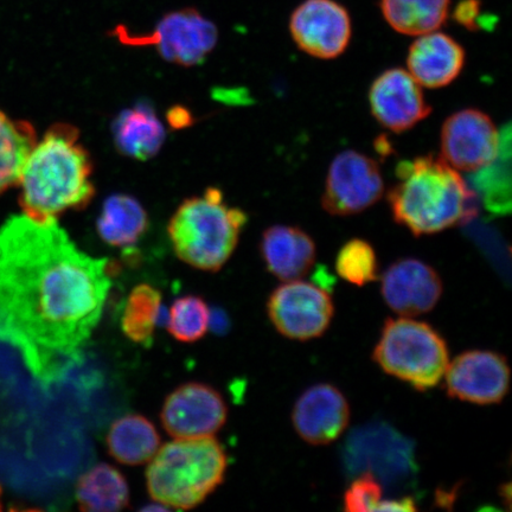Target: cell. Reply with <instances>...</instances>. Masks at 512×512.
<instances>
[{"label": "cell", "mask_w": 512, "mask_h": 512, "mask_svg": "<svg viewBox=\"0 0 512 512\" xmlns=\"http://www.w3.org/2000/svg\"><path fill=\"white\" fill-rule=\"evenodd\" d=\"M110 264L80 251L56 220L21 214L0 226V341L42 382L57 379L99 324Z\"/></svg>", "instance_id": "1"}, {"label": "cell", "mask_w": 512, "mask_h": 512, "mask_svg": "<svg viewBox=\"0 0 512 512\" xmlns=\"http://www.w3.org/2000/svg\"><path fill=\"white\" fill-rule=\"evenodd\" d=\"M92 172V159L80 143L78 128L51 126L36 142L19 179L22 214L44 223L64 211L87 207L95 195Z\"/></svg>", "instance_id": "2"}, {"label": "cell", "mask_w": 512, "mask_h": 512, "mask_svg": "<svg viewBox=\"0 0 512 512\" xmlns=\"http://www.w3.org/2000/svg\"><path fill=\"white\" fill-rule=\"evenodd\" d=\"M396 176L399 181L388 194L390 209L415 236L463 226L478 215L475 190L441 157L403 160Z\"/></svg>", "instance_id": "3"}, {"label": "cell", "mask_w": 512, "mask_h": 512, "mask_svg": "<svg viewBox=\"0 0 512 512\" xmlns=\"http://www.w3.org/2000/svg\"><path fill=\"white\" fill-rule=\"evenodd\" d=\"M146 471L147 490L164 507H197L222 484L227 454L213 437L176 438L159 448Z\"/></svg>", "instance_id": "4"}, {"label": "cell", "mask_w": 512, "mask_h": 512, "mask_svg": "<svg viewBox=\"0 0 512 512\" xmlns=\"http://www.w3.org/2000/svg\"><path fill=\"white\" fill-rule=\"evenodd\" d=\"M247 215L228 206L222 191L209 188L184 201L171 217L169 236L179 259L197 270H221L235 251Z\"/></svg>", "instance_id": "5"}, {"label": "cell", "mask_w": 512, "mask_h": 512, "mask_svg": "<svg viewBox=\"0 0 512 512\" xmlns=\"http://www.w3.org/2000/svg\"><path fill=\"white\" fill-rule=\"evenodd\" d=\"M373 357L387 374L420 392L437 386L450 363L447 344L439 332L407 317L387 320Z\"/></svg>", "instance_id": "6"}, {"label": "cell", "mask_w": 512, "mask_h": 512, "mask_svg": "<svg viewBox=\"0 0 512 512\" xmlns=\"http://www.w3.org/2000/svg\"><path fill=\"white\" fill-rule=\"evenodd\" d=\"M113 34L125 46L155 47L164 60L182 67L200 66L219 40L216 25L191 8L170 12L147 34H133L124 25Z\"/></svg>", "instance_id": "7"}, {"label": "cell", "mask_w": 512, "mask_h": 512, "mask_svg": "<svg viewBox=\"0 0 512 512\" xmlns=\"http://www.w3.org/2000/svg\"><path fill=\"white\" fill-rule=\"evenodd\" d=\"M268 317L281 335L309 341L328 330L335 307L329 293L302 280L275 288L267 303Z\"/></svg>", "instance_id": "8"}, {"label": "cell", "mask_w": 512, "mask_h": 512, "mask_svg": "<svg viewBox=\"0 0 512 512\" xmlns=\"http://www.w3.org/2000/svg\"><path fill=\"white\" fill-rule=\"evenodd\" d=\"M383 192V177L375 160L360 152L344 151L332 160L322 206L331 215H355L373 207Z\"/></svg>", "instance_id": "9"}, {"label": "cell", "mask_w": 512, "mask_h": 512, "mask_svg": "<svg viewBox=\"0 0 512 512\" xmlns=\"http://www.w3.org/2000/svg\"><path fill=\"white\" fill-rule=\"evenodd\" d=\"M441 158L453 169L475 172L498 156L501 133L488 114L467 108L448 117L441 130Z\"/></svg>", "instance_id": "10"}, {"label": "cell", "mask_w": 512, "mask_h": 512, "mask_svg": "<svg viewBox=\"0 0 512 512\" xmlns=\"http://www.w3.org/2000/svg\"><path fill=\"white\" fill-rule=\"evenodd\" d=\"M290 31L293 41L307 55L332 60L347 50L351 40V18L335 0H306L294 10Z\"/></svg>", "instance_id": "11"}, {"label": "cell", "mask_w": 512, "mask_h": 512, "mask_svg": "<svg viewBox=\"0 0 512 512\" xmlns=\"http://www.w3.org/2000/svg\"><path fill=\"white\" fill-rule=\"evenodd\" d=\"M444 376L448 396L476 405H494L509 392V364L497 352L466 351L448 363Z\"/></svg>", "instance_id": "12"}, {"label": "cell", "mask_w": 512, "mask_h": 512, "mask_svg": "<svg viewBox=\"0 0 512 512\" xmlns=\"http://www.w3.org/2000/svg\"><path fill=\"white\" fill-rule=\"evenodd\" d=\"M160 418L172 437H213L226 424L227 406L214 388L187 383L166 398Z\"/></svg>", "instance_id": "13"}, {"label": "cell", "mask_w": 512, "mask_h": 512, "mask_svg": "<svg viewBox=\"0 0 512 512\" xmlns=\"http://www.w3.org/2000/svg\"><path fill=\"white\" fill-rule=\"evenodd\" d=\"M370 110L387 130H411L431 114L421 86L402 68L388 69L370 87Z\"/></svg>", "instance_id": "14"}, {"label": "cell", "mask_w": 512, "mask_h": 512, "mask_svg": "<svg viewBox=\"0 0 512 512\" xmlns=\"http://www.w3.org/2000/svg\"><path fill=\"white\" fill-rule=\"evenodd\" d=\"M381 292L390 309L403 317H415L438 304L443 281L424 261L401 259L383 273Z\"/></svg>", "instance_id": "15"}, {"label": "cell", "mask_w": 512, "mask_h": 512, "mask_svg": "<svg viewBox=\"0 0 512 512\" xmlns=\"http://www.w3.org/2000/svg\"><path fill=\"white\" fill-rule=\"evenodd\" d=\"M350 420L345 396L332 384H317L300 396L292 413L294 430L311 445H328L341 437Z\"/></svg>", "instance_id": "16"}, {"label": "cell", "mask_w": 512, "mask_h": 512, "mask_svg": "<svg viewBox=\"0 0 512 512\" xmlns=\"http://www.w3.org/2000/svg\"><path fill=\"white\" fill-rule=\"evenodd\" d=\"M466 62L465 50L441 32L421 35L409 48L408 72L420 86L443 88L458 78Z\"/></svg>", "instance_id": "17"}, {"label": "cell", "mask_w": 512, "mask_h": 512, "mask_svg": "<svg viewBox=\"0 0 512 512\" xmlns=\"http://www.w3.org/2000/svg\"><path fill=\"white\" fill-rule=\"evenodd\" d=\"M260 251L267 270L283 281L303 278L316 260L315 241L298 227L268 228L262 235Z\"/></svg>", "instance_id": "18"}, {"label": "cell", "mask_w": 512, "mask_h": 512, "mask_svg": "<svg viewBox=\"0 0 512 512\" xmlns=\"http://www.w3.org/2000/svg\"><path fill=\"white\" fill-rule=\"evenodd\" d=\"M165 128L150 105L138 104L121 112L113 123L114 144L123 155L149 160L162 150Z\"/></svg>", "instance_id": "19"}, {"label": "cell", "mask_w": 512, "mask_h": 512, "mask_svg": "<svg viewBox=\"0 0 512 512\" xmlns=\"http://www.w3.org/2000/svg\"><path fill=\"white\" fill-rule=\"evenodd\" d=\"M149 217L136 198L115 194L107 198L96 221L98 234L108 246L131 248L143 238Z\"/></svg>", "instance_id": "20"}, {"label": "cell", "mask_w": 512, "mask_h": 512, "mask_svg": "<svg viewBox=\"0 0 512 512\" xmlns=\"http://www.w3.org/2000/svg\"><path fill=\"white\" fill-rule=\"evenodd\" d=\"M106 443L108 452L117 462L137 466L155 457L160 438L155 425L145 416L128 414L114 421Z\"/></svg>", "instance_id": "21"}, {"label": "cell", "mask_w": 512, "mask_h": 512, "mask_svg": "<svg viewBox=\"0 0 512 512\" xmlns=\"http://www.w3.org/2000/svg\"><path fill=\"white\" fill-rule=\"evenodd\" d=\"M76 501L83 511H120L130 503V490L120 471L111 465L99 464L79 478Z\"/></svg>", "instance_id": "22"}, {"label": "cell", "mask_w": 512, "mask_h": 512, "mask_svg": "<svg viewBox=\"0 0 512 512\" xmlns=\"http://www.w3.org/2000/svg\"><path fill=\"white\" fill-rule=\"evenodd\" d=\"M36 142L34 126L0 110V194L18 185Z\"/></svg>", "instance_id": "23"}, {"label": "cell", "mask_w": 512, "mask_h": 512, "mask_svg": "<svg viewBox=\"0 0 512 512\" xmlns=\"http://www.w3.org/2000/svg\"><path fill=\"white\" fill-rule=\"evenodd\" d=\"M450 0H381L384 19L403 35L421 36L443 27Z\"/></svg>", "instance_id": "24"}, {"label": "cell", "mask_w": 512, "mask_h": 512, "mask_svg": "<svg viewBox=\"0 0 512 512\" xmlns=\"http://www.w3.org/2000/svg\"><path fill=\"white\" fill-rule=\"evenodd\" d=\"M510 125L501 134L497 158L485 168L473 172L472 184L483 197L485 207L492 213H509L511 208Z\"/></svg>", "instance_id": "25"}, {"label": "cell", "mask_w": 512, "mask_h": 512, "mask_svg": "<svg viewBox=\"0 0 512 512\" xmlns=\"http://www.w3.org/2000/svg\"><path fill=\"white\" fill-rule=\"evenodd\" d=\"M162 310V293L140 284L133 288L125 304L121 328L130 341L150 347Z\"/></svg>", "instance_id": "26"}, {"label": "cell", "mask_w": 512, "mask_h": 512, "mask_svg": "<svg viewBox=\"0 0 512 512\" xmlns=\"http://www.w3.org/2000/svg\"><path fill=\"white\" fill-rule=\"evenodd\" d=\"M211 313L206 302L197 296L175 300L169 313L168 330L177 341L194 343L207 334Z\"/></svg>", "instance_id": "27"}, {"label": "cell", "mask_w": 512, "mask_h": 512, "mask_svg": "<svg viewBox=\"0 0 512 512\" xmlns=\"http://www.w3.org/2000/svg\"><path fill=\"white\" fill-rule=\"evenodd\" d=\"M336 271L352 285L364 286L375 281L379 264L373 246L361 239L345 243L337 254Z\"/></svg>", "instance_id": "28"}, {"label": "cell", "mask_w": 512, "mask_h": 512, "mask_svg": "<svg viewBox=\"0 0 512 512\" xmlns=\"http://www.w3.org/2000/svg\"><path fill=\"white\" fill-rule=\"evenodd\" d=\"M382 499V486L371 472L358 477L345 492V510L351 512L377 511Z\"/></svg>", "instance_id": "29"}, {"label": "cell", "mask_w": 512, "mask_h": 512, "mask_svg": "<svg viewBox=\"0 0 512 512\" xmlns=\"http://www.w3.org/2000/svg\"><path fill=\"white\" fill-rule=\"evenodd\" d=\"M479 14V0H462V2L457 5L454 18L466 29L476 30L478 28Z\"/></svg>", "instance_id": "30"}, {"label": "cell", "mask_w": 512, "mask_h": 512, "mask_svg": "<svg viewBox=\"0 0 512 512\" xmlns=\"http://www.w3.org/2000/svg\"><path fill=\"white\" fill-rule=\"evenodd\" d=\"M415 502L411 497L382 501L377 511H415Z\"/></svg>", "instance_id": "31"}, {"label": "cell", "mask_w": 512, "mask_h": 512, "mask_svg": "<svg viewBox=\"0 0 512 512\" xmlns=\"http://www.w3.org/2000/svg\"><path fill=\"white\" fill-rule=\"evenodd\" d=\"M170 124L182 128L190 123V114L181 107L172 108L169 115Z\"/></svg>", "instance_id": "32"}, {"label": "cell", "mask_w": 512, "mask_h": 512, "mask_svg": "<svg viewBox=\"0 0 512 512\" xmlns=\"http://www.w3.org/2000/svg\"><path fill=\"white\" fill-rule=\"evenodd\" d=\"M2 495H3L2 486H0V510H2Z\"/></svg>", "instance_id": "33"}]
</instances>
